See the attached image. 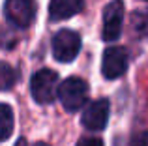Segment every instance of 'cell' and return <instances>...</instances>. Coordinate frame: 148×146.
<instances>
[{"instance_id":"8992f818","label":"cell","mask_w":148,"mask_h":146,"mask_svg":"<svg viewBox=\"0 0 148 146\" xmlns=\"http://www.w3.org/2000/svg\"><path fill=\"white\" fill-rule=\"evenodd\" d=\"M127 70V51L124 47H109L103 53L101 60V73L105 79L112 81L122 77Z\"/></svg>"},{"instance_id":"7a4b0ae2","label":"cell","mask_w":148,"mask_h":146,"mask_svg":"<svg viewBox=\"0 0 148 146\" xmlns=\"http://www.w3.org/2000/svg\"><path fill=\"white\" fill-rule=\"evenodd\" d=\"M58 98L68 113H75L86 103L88 98V84L79 77H68L58 86Z\"/></svg>"},{"instance_id":"4fadbf2b","label":"cell","mask_w":148,"mask_h":146,"mask_svg":"<svg viewBox=\"0 0 148 146\" xmlns=\"http://www.w3.org/2000/svg\"><path fill=\"white\" fill-rule=\"evenodd\" d=\"M77 146H103L99 139H96V137H84V139H81Z\"/></svg>"},{"instance_id":"2e32d148","label":"cell","mask_w":148,"mask_h":146,"mask_svg":"<svg viewBox=\"0 0 148 146\" xmlns=\"http://www.w3.org/2000/svg\"><path fill=\"white\" fill-rule=\"evenodd\" d=\"M145 2H148V0H145Z\"/></svg>"},{"instance_id":"8fae6325","label":"cell","mask_w":148,"mask_h":146,"mask_svg":"<svg viewBox=\"0 0 148 146\" xmlns=\"http://www.w3.org/2000/svg\"><path fill=\"white\" fill-rule=\"evenodd\" d=\"M131 30L139 38H148V10L135 11L131 15Z\"/></svg>"},{"instance_id":"ba28073f","label":"cell","mask_w":148,"mask_h":146,"mask_svg":"<svg viewBox=\"0 0 148 146\" xmlns=\"http://www.w3.org/2000/svg\"><path fill=\"white\" fill-rule=\"evenodd\" d=\"M84 10V0H51L49 17L51 21H66Z\"/></svg>"},{"instance_id":"3957f363","label":"cell","mask_w":148,"mask_h":146,"mask_svg":"<svg viewBox=\"0 0 148 146\" xmlns=\"http://www.w3.org/2000/svg\"><path fill=\"white\" fill-rule=\"evenodd\" d=\"M53 56L62 64H69L77 58L81 51V36L75 32V30H58L53 36Z\"/></svg>"},{"instance_id":"5bb4252c","label":"cell","mask_w":148,"mask_h":146,"mask_svg":"<svg viewBox=\"0 0 148 146\" xmlns=\"http://www.w3.org/2000/svg\"><path fill=\"white\" fill-rule=\"evenodd\" d=\"M15 146H28V144H26V141H25V139H19V141H17V144H15Z\"/></svg>"},{"instance_id":"5b68a950","label":"cell","mask_w":148,"mask_h":146,"mask_svg":"<svg viewBox=\"0 0 148 146\" xmlns=\"http://www.w3.org/2000/svg\"><path fill=\"white\" fill-rule=\"evenodd\" d=\"M122 23H124V2L112 0L103 10V28L101 38L105 41H114L122 34Z\"/></svg>"},{"instance_id":"52a82bcc","label":"cell","mask_w":148,"mask_h":146,"mask_svg":"<svg viewBox=\"0 0 148 146\" xmlns=\"http://www.w3.org/2000/svg\"><path fill=\"white\" fill-rule=\"evenodd\" d=\"M109 120V101L107 99H96V101L88 103L86 109L83 111L81 122L86 129L90 131H101L107 126Z\"/></svg>"},{"instance_id":"277c9868","label":"cell","mask_w":148,"mask_h":146,"mask_svg":"<svg viewBox=\"0 0 148 146\" xmlns=\"http://www.w3.org/2000/svg\"><path fill=\"white\" fill-rule=\"evenodd\" d=\"M4 15L15 28H28L36 19V0H6Z\"/></svg>"},{"instance_id":"9a60e30c","label":"cell","mask_w":148,"mask_h":146,"mask_svg":"<svg viewBox=\"0 0 148 146\" xmlns=\"http://www.w3.org/2000/svg\"><path fill=\"white\" fill-rule=\"evenodd\" d=\"M34 146H49V144H45V143H36Z\"/></svg>"},{"instance_id":"30bf717a","label":"cell","mask_w":148,"mask_h":146,"mask_svg":"<svg viewBox=\"0 0 148 146\" xmlns=\"http://www.w3.org/2000/svg\"><path fill=\"white\" fill-rule=\"evenodd\" d=\"M19 73L13 66H10L8 62H0V92L11 90L13 84L17 83Z\"/></svg>"},{"instance_id":"9c48e42d","label":"cell","mask_w":148,"mask_h":146,"mask_svg":"<svg viewBox=\"0 0 148 146\" xmlns=\"http://www.w3.org/2000/svg\"><path fill=\"white\" fill-rule=\"evenodd\" d=\"M15 118H13V109L8 103H0V143L8 141L13 133Z\"/></svg>"},{"instance_id":"7c38bea8","label":"cell","mask_w":148,"mask_h":146,"mask_svg":"<svg viewBox=\"0 0 148 146\" xmlns=\"http://www.w3.org/2000/svg\"><path fill=\"white\" fill-rule=\"evenodd\" d=\"M130 146H148V131H139L131 137Z\"/></svg>"},{"instance_id":"6da1fadb","label":"cell","mask_w":148,"mask_h":146,"mask_svg":"<svg viewBox=\"0 0 148 146\" xmlns=\"http://www.w3.org/2000/svg\"><path fill=\"white\" fill-rule=\"evenodd\" d=\"M30 94H32L34 101L40 105L53 103L58 94V73L49 68L36 71L30 81Z\"/></svg>"}]
</instances>
